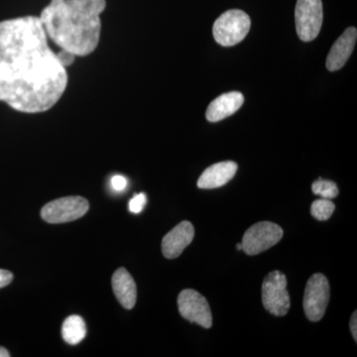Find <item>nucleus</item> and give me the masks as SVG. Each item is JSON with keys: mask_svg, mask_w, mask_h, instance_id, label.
<instances>
[{"mask_svg": "<svg viewBox=\"0 0 357 357\" xmlns=\"http://www.w3.org/2000/svg\"><path fill=\"white\" fill-rule=\"evenodd\" d=\"M112 187L115 192H122L128 187V180L121 175H115L112 178Z\"/></svg>", "mask_w": 357, "mask_h": 357, "instance_id": "obj_19", "label": "nucleus"}, {"mask_svg": "<svg viewBox=\"0 0 357 357\" xmlns=\"http://www.w3.org/2000/svg\"><path fill=\"white\" fill-rule=\"evenodd\" d=\"M86 326L82 317H68L62 326V337L67 344L70 345L79 344L86 337Z\"/></svg>", "mask_w": 357, "mask_h": 357, "instance_id": "obj_15", "label": "nucleus"}, {"mask_svg": "<svg viewBox=\"0 0 357 357\" xmlns=\"http://www.w3.org/2000/svg\"><path fill=\"white\" fill-rule=\"evenodd\" d=\"M105 7L107 0H51L39 20L48 39L61 50L84 57L100 43Z\"/></svg>", "mask_w": 357, "mask_h": 357, "instance_id": "obj_2", "label": "nucleus"}, {"mask_svg": "<svg viewBox=\"0 0 357 357\" xmlns=\"http://www.w3.org/2000/svg\"><path fill=\"white\" fill-rule=\"evenodd\" d=\"M236 248L237 250H243V245H241V243L237 244Z\"/></svg>", "mask_w": 357, "mask_h": 357, "instance_id": "obj_23", "label": "nucleus"}, {"mask_svg": "<svg viewBox=\"0 0 357 357\" xmlns=\"http://www.w3.org/2000/svg\"><path fill=\"white\" fill-rule=\"evenodd\" d=\"M321 0H297L295 9L296 30L304 42L316 39L323 25Z\"/></svg>", "mask_w": 357, "mask_h": 357, "instance_id": "obj_5", "label": "nucleus"}, {"mask_svg": "<svg viewBox=\"0 0 357 357\" xmlns=\"http://www.w3.org/2000/svg\"><path fill=\"white\" fill-rule=\"evenodd\" d=\"M13 280V274L7 270L0 269V289L6 287Z\"/></svg>", "mask_w": 357, "mask_h": 357, "instance_id": "obj_20", "label": "nucleus"}, {"mask_svg": "<svg viewBox=\"0 0 357 357\" xmlns=\"http://www.w3.org/2000/svg\"><path fill=\"white\" fill-rule=\"evenodd\" d=\"M37 16L0 21V102L24 114L51 109L68 86L67 68Z\"/></svg>", "mask_w": 357, "mask_h": 357, "instance_id": "obj_1", "label": "nucleus"}, {"mask_svg": "<svg viewBox=\"0 0 357 357\" xmlns=\"http://www.w3.org/2000/svg\"><path fill=\"white\" fill-rule=\"evenodd\" d=\"M89 208V202L82 197H66L45 204L41 217L49 223L74 222L84 217Z\"/></svg>", "mask_w": 357, "mask_h": 357, "instance_id": "obj_8", "label": "nucleus"}, {"mask_svg": "<svg viewBox=\"0 0 357 357\" xmlns=\"http://www.w3.org/2000/svg\"><path fill=\"white\" fill-rule=\"evenodd\" d=\"M237 164L232 161L213 164L204 171L198 180L199 189L210 190L222 187L236 176Z\"/></svg>", "mask_w": 357, "mask_h": 357, "instance_id": "obj_13", "label": "nucleus"}, {"mask_svg": "<svg viewBox=\"0 0 357 357\" xmlns=\"http://www.w3.org/2000/svg\"><path fill=\"white\" fill-rule=\"evenodd\" d=\"M357 312H354V314H352L351 319V335L352 337H354V340L357 342Z\"/></svg>", "mask_w": 357, "mask_h": 357, "instance_id": "obj_21", "label": "nucleus"}, {"mask_svg": "<svg viewBox=\"0 0 357 357\" xmlns=\"http://www.w3.org/2000/svg\"><path fill=\"white\" fill-rule=\"evenodd\" d=\"M195 237L194 225L190 222H182L174 227L162 239V252L168 259H174L182 255L191 244Z\"/></svg>", "mask_w": 357, "mask_h": 357, "instance_id": "obj_10", "label": "nucleus"}, {"mask_svg": "<svg viewBox=\"0 0 357 357\" xmlns=\"http://www.w3.org/2000/svg\"><path fill=\"white\" fill-rule=\"evenodd\" d=\"M244 96L239 91L223 93L213 100L206 109V119L211 122H218L227 119L243 107Z\"/></svg>", "mask_w": 357, "mask_h": 357, "instance_id": "obj_12", "label": "nucleus"}, {"mask_svg": "<svg viewBox=\"0 0 357 357\" xmlns=\"http://www.w3.org/2000/svg\"><path fill=\"white\" fill-rule=\"evenodd\" d=\"M283 229L276 223L261 222L249 227L244 234L243 250L248 255H257L276 245L283 237Z\"/></svg>", "mask_w": 357, "mask_h": 357, "instance_id": "obj_6", "label": "nucleus"}, {"mask_svg": "<svg viewBox=\"0 0 357 357\" xmlns=\"http://www.w3.org/2000/svg\"><path fill=\"white\" fill-rule=\"evenodd\" d=\"M147 198L146 195L141 194L135 195L129 202V211L133 213H139L143 211L144 206H146Z\"/></svg>", "mask_w": 357, "mask_h": 357, "instance_id": "obj_18", "label": "nucleus"}, {"mask_svg": "<svg viewBox=\"0 0 357 357\" xmlns=\"http://www.w3.org/2000/svg\"><path fill=\"white\" fill-rule=\"evenodd\" d=\"M112 289L117 300L126 310L133 309L137 299V288L128 270L119 268L112 279Z\"/></svg>", "mask_w": 357, "mask_h": 357, "instance_id": "obj_14", "label": "nucleus"}, {"mask_svg": "<svg viewBox=\"0 0 357 357\" xmlns=\"http://www.w3.org/2000/svg\"><path fill=\"white\" fill-rule=\"evenodd\" d=\"M357 39L356 28L349 27L335 41L326 59V69L335 72L342 69L351 57Z\"/></svg>", "mask_w": 357, "mask_h": 357, "instance_id": "obj_11", "label": "nucleus"}, {"mask_svg": "<svg viewBox=\"0 0 357 357\" xmlns=\"http://www.w3.org/2000/svg\"><path fill=\"white\" fill-rule=\"evenodd\" d=\"M178 309L181 316L191 323L204 328L213 326L210 305L203 295L192 289H185L178 297Z\"/></svg>", "mask_w": 357, "mask_h": 357, "instance_id": "obj_9", "label": "nucleus"}, {"mask_svg": "<svg viewBox=\"0 0 357 357\" xmlns=\"http://www.w3.org/2000/svg\"><path fill=\"white\" fill-rule=\"evenodd\" d=\"M330 296V284L325 275H312L307 281L304 295V311L310 321H319L324 318Z\"/></svg>", "mask_w": 357, "mask_h": 357, "instance_id": "obj_7", "label": "nucleus"}, {"mask_svg": "<svg viewBox=\"0 0 357 357\" xmlns=\"http://www.w3.org/2000/svg\"><path fill=\"white\" fill-rule=\"evenodd\" d=\"M335 210V204L331 199H319L312 204L311 213L318 220H328Z\"/></svg>", "mask_w": 357, "mask_h": 357, "instance_id": "obj_16", "label": "nucleus"}, {"mask_svg": "<svg viewBox=\"0 0 357 357\" xmlns=\"http://www.w3.org/2000/svg\"><path fill=\"white\" fill-rule=\"evenodd\" d=\"M10 354H9L8 351L4 349V347H0V357H9Z\"/></svg>", "mask_w": 357, "mask_h": 357, "instance_id": "obj_22", "label": "nucleus"}, {"mask_svg": "<svg viewBox=\"0 0 357 357\" xmlns=\"http://www.w3.org/2000/svg\"><path fill=\"white\" fill-rule=\"evenodd\" d=\"M251 27L250 17L239 9H231L222 14L213 27V37L223 47L241 43Z\"/></svg>", "mask_w": 357, "mask_h": 357, "instance_id": "obj_3", "label": "nucleus"}, {"mask_svg": "<svg viewBox=\"0 0 357 357\" xmlns=\"http://www.w3.org/2000/svg\"><path fill=\"white\" fill-rule=\"evenodd\" d=\"M262 302L265 310L276 317L285 316L290 310L287 278L282 272H271L263 281Z\"/></svg>", "mask_w": 357, "mask_h": 357, "instance_id": "obj_4", "label": "nucleus"}, {"mask_svg": "<svg viewBox=\"0 0 357 357\" xmlns=\"http://www.w3.org/2000/svg\"><path fill=\"white\" fill-rule=\"evenodd\" d=\"M312 191L317 196L328 199L337 198L338 195V188L335 182L321 180V178L312 183Z\"/></svg>", "mask_w": 357, "mask_h": 357, "instance_id": "obj_17", "label": "nucleus"}]
</instances>
